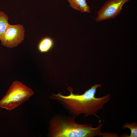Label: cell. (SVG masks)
<instances>
[{
  "label": "cell",
  "mask_w": 137,
  "mask_h": 137,
  "mask_svg": "<svg viewBox=\"0 0 137 137\" xmlns=\"http://www.w3.org/2000/svg\"><path fill=\"white\" fill-rule=\"evenodd\" d=\"M8 17L4 12L0 11V40L4 35L9 24L8 22Z\"/></svg>",
  "instance_id": "cell-8"
},
{
  "label": "cell",
  "mask_w": 137,
  "mask_h": 137,
  "mask_svg": "<svg viewBox=\"0 0 137 137\" xmlns=\"http://www.w3.org/2000/svg\"><path fill=\"white\" fill-rule=\"evenodd\" d=\"M25 30L20 24H9L2 39V45L10 48L17 47L24 40Z\"/></svg>",
  "instance_id": "cell-4"
},
{
  "label": "cell",
  "mask_w": 137,
  "mask_h": 137,
  "mask_svg": "<svg viewBox=\"0 0 137 137\" xmlns=\"http://www.w3.org/2000/svg\"><path fill=\"white\" fill-rule=\"evenodd\" d=\"M122 128L129 129L130 130V134L127 135L123 134L122 137H137V124L136 122L131 123L130 124L128 123H125L123 125Z\"/></svg>",
  "instance_id": "cell-9"
},
{
  "label": "cell",
  "mask_w": 137,
  "mask_h": 137,
  "mask_svg": "<svg viewBox=\"0 0 137 137\" xmlns=\"http://www.w3.org/2000/svg\"><path fill=\"white\" fill-rule=\"evenodd\" d=\"M129 0H109L107 1L98 11L96 21L100 22L115 17L121 12L123 5Z\"/></svg>",
  "instance_id": "cell-5"
},
{
  "label": "cell",
  "mask_w": 137,
  "mask_h": 137,
  "mask_svg": "<svg viewBox=\"0 0 137 137\" xmlns=\"http://www.w3.org/2000/svg\"><path fill=\"white\" fill-rule=\"evenodd\" d=\"M54 42L50 38L47 37L43 38L39 42L38 49L41 53L47 52L53 47Z\"/></svg>",
  "instance_id": "cell-7"
},
{
  "label": "cell",
  "mask_w": 137,
  "mask_h": 137,
  "mask_svg": "<svg viewBox=\"0 0 137 137\" xmlns=\"http://www.w3.org/2000/svg\"><path fill=\"white\" fill-rule=\"evenodd\" d=\"M67 0L71 7L73 9L82 12H90V8L86 0Z\"/></svg>",
  "instance_id": "cell-6"
},
{
  "label": "cell",
  "mask_w": 137,
  "mask_h": 137,
  "mask_svg": "<svg viewBox=\"0 0 137 137\" xmlns=\"http://www.w3.org/2000/svg\"><path fill=\"white\" fill-rule=\"evenodd\" d=\"M74 116H66L61 114L54 116L49 124L47 136L48 137H104L101 132L103 123L99 120V125L93 128L91 124H79Z\"/></svg>",
  "instance_id": "cell-2"
},
{
  "label": "cell",
  "mask_w": 137,
  "mask_h": 137,
  "mask_svg": "<svg viewBox=\"0 0 137 137\" xmlns=\"http://www.w3.org/2000/svg\"><path fill=\"white\" fill-rule=\"evenodd\" d=\"M34 93L31 89L21 82L15 81L0 100V107L9 110L14 109L28 100Z\"/></svg>",
  "instance_id": "cell-3"
},
{
  "label": "cell",
  "mask_w": 137,
  "mask_h": 137,
  "mask_svg": "<svg viewBox=\"0 0 137 137\" xmlns=\"http://www.w3.org/2000/svg\"><path fill=\"white\" fill-rule=\"evenodd\" d=\"M101 86L100 84H95L81 95L74 94L72 89L69 87V95H64L60 92L57 94L53 93L49 98L62 105L72 115L76 117L82 114L85 117L92 115L97 117L96 114L103 108L104 105L110 98V93L100 97L95 96L97 89Z\"/></svg>",
  "instance_id": "cell-1"
}]
</instances>
